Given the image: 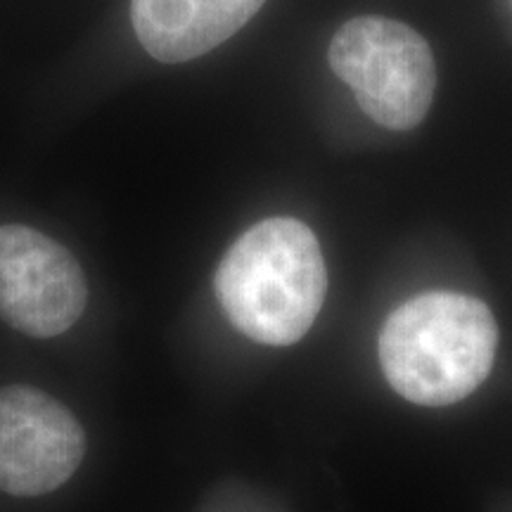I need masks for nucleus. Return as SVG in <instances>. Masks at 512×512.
<instances>
[{"label":"nucleus","mask_w":512,"mask_h":512,"mask_svg":"<svg viewBox=\"0 0 512 512\" xmlns=\"http://www.w3.org/2000/svg\"><path fill=\"white\" fill-rule=\"evenodd\" d=\"M328 60L361 110L389 131H411L430 110L437 91L432 48L408 24L349 19L332 38Z\"/></svg>","instance_id":"7ed1b4c3"},{"label":"nucleus","mask_w":512,"mask_h":512,"mask_svg":"<svg viewBox=\"0 0 512 512\" xmlns=\"http://www.w3.org/2000/svg\"><path fill=\"white\" fill-rule=\"evenodd\" d=\"M498 325L489 306L456 292L420 294L389 313L377 342L382 373L418 406L463 401L494 368Z\"/></svg>","instance_id":"f03ea898"},{"label":"nucleus","mask_w":512,"mask_h":512,"mask_svg":"<svg viewBox=\"0 0 512 512\" xmlns=\"http://www.w3.org/2000/svg\"><path fill=\"white\" fill-rule=\"evenodd\" d=\"M86 434L60 401L38 389H0V491L43 496L79 470Z\"/></svg>","instance_id":"39448f33"},{"label":"nucleus","mask_w":512,"mask_h":512,"mask_svg":"<svg viewBox=\"0 0 512 512\" xmlns=\"http://www.w3.org/2000/svg\"><path fill=\"white\" fill-rule=\"evenodd\" d=\"M214 287L223 313L242 335L287 347L311 330L323 309L328 271L311 228L275 216L235 240Z\"/></svg>","instance_id":"f257e3e1"},{"label":"nucleus","mask_w":512,"mask_h":512,"mask_svg":"<svg viewBox=\"0 0 512 512\" xmlns=\"http://www.w3.org/2000/svg\"><path fill=\"white\" fill-rule=\"evenodd\" d=\"M266 0H131L138 41L155 60H195L238 34Z\"/></svg>","instance_id":"423d86ee"},{"label":"nucleus","mask_w":512,"mask_h":512,"mask_svg":"<svg viewBox=\"0 0 512 512\" xmlns=\"http://www.w3.org/2000/svg\"><path fill=\"white\" fill-rule=\"evenodd\" d=\"M88 302L79 261L41 230L0 226V318L31 337L74 328Z\"/></svg>","instance_id":"20e7f679"}]
</instances>
